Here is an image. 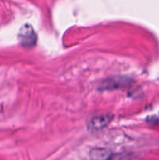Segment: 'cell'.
<instances>
[{
  "label": "cell",
  "mask_w": 159,
  "mask_h": 160,
  "mask_svg": "<svg viewBox=\"0 0 159 160\" xmlns=\"http://www.w3.org/2000/svg\"><path fill=\"white\" fill-rule=\"evenodd\" d=\"M18 37L20 43L25 48H33L37 43V34L32 26L29 24H25L22 27Z\"/></svg>",
  "instance_id": "cell-1"
},
{
  "label": "cell",
  "mask_w": 159,
  "mask_h": 160,
  "mask_svg": "<svg viewBox=\"0 0 159 160\" xmlns=\"http://www.w3.org/2000/svg\"><path fill=\"white\" fill-rule=\"evenodd\" d=\"M130 79L126 77H115L103 81L99 86L101 90H113L124 88L130 84Z\"/></svg>",
  "instance_id": "cell-2"
},
{
  "label": "cell",
  "mask_w": 159,
  "mask_h": 160,
  "mask_svg": "<svg viewBox=\"0 0 159 160\" xmlns=\"http://www.w3.org/2000/svg\"><path fill=\"white\" fill-rule=\"evenodd\" d=\"M112 115L110 114H103V115H98L96 117H92L90 120L89 126L94 130L101 129L106 125L109 123V122L112 120Z\"/></svg>",
  "instance_id": "cell-3"
},
{
  "label": "cell",
  "mask_w": 159,
  "mask_h": 160,
  "mask_svg": "<svg viewBox=\"0 0 159 160\" xmlns=\"http://www.w3.org/2000/svg\"><path fill=\"white\" fill-rule=\"evenodd\" d=\"M111 152L106 148H94L91 150L90 157L91 160H108L111 158Z\"/></svg>",
  "instance_id": "cell-4"
}]
</instances>
